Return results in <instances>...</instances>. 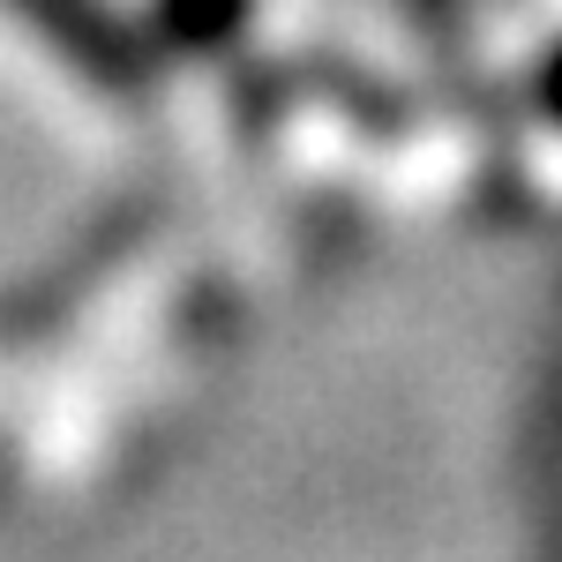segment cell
I'll return each mask as SVG.
<instances>
[{"label":"cell","instance_id":"3957f363","mask_svg":"<svg viewBox=\"0 0 562 562\" xmlns=\"http://www.w3.org/2000/svg\"><path fill=\"white\" fill-rule=\"evenodd\" d=\"M540 113H548V121H562V45L548 53V68H540Z\"/></svg>","mask_w":562,"mask_h":562},{"label":"cell","instance_id":"6da1fadb","mask_svg":"<svg viewBox=\"0 0 562 562\" xmlns=\"http://www.w3.org/2000/svg\"><path fill=\"white\" fill-rule=\"evenodd\" d=\"M8 8H15L83 83L105 90V98H150V83H158V45H150V31L121 23L105 0H8Z\"/></svg>","mask_w":562,"mask_h":562},{"label":"cell","instance_id":"7a4b0ae2","mask_svg":"<svg viewBox=\"0 0 562 562\" xmlns=\"http://www.w3.org/2000/svg\"><path fill=\"white\" fill-rule=\"evenodd\" d=\"M256 23V0H150V45L158 60H211Z\"/></svg>","mask_w":562,"mask_h":562}]
</instances>
